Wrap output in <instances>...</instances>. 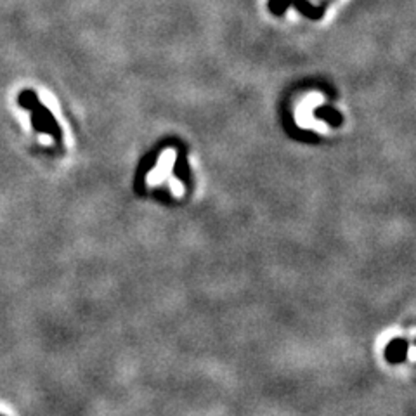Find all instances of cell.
<instances>
[{
	"mask_svg": "<svg viewBox=\"0 0 416 416\" xmlns=\"http://www.w3.org/2000/svg\"><path fill=\"white\" fill-rule=\"evenodd\" d=\"M18 103L19 106H23L25 110L30 111V115H32V123L37 130L43 132V134H50L56 141H59L61 130L59 127H57V121L54 120L50 111L47 110L43 104H40L35 92H32V90H23L18 97Z\"/></svg>",
	"mask_w": 416,
	"mask_h": 416,
	"instance_id": "obj_1",
	"label": "cell"
},
{
	"mask_svg": "<svg viewBox=\"0 0 416 416\" xmlns=\"http://www.w3.org/2000/svg\"><path fill=\"white\" fill-rule=\"evenodd\" d=\"M0 416H2V415H0Z\"/></svg>",
	"mask_w": 416,
	"mask_h": 416,
	"instance_id": "obj_2",
	"label": "cell"
}]
</instances>
